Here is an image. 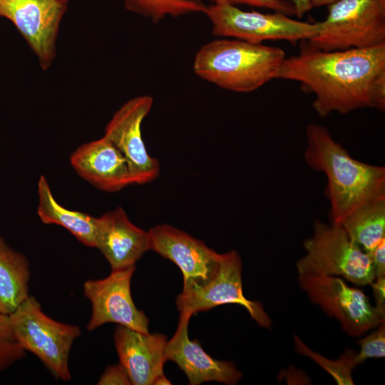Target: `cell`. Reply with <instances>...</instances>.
Returning <instances> with one entry per match:
<instances>
[{"instance_id": "obj_29", "label": "cell", "mask_w": 385, "mask_h": 385, "mask_svg": "<svg viewBox=\"0 0 385 385\" xmlns=\"http://www.w3.org/2000/svg\"><path fill=\"white\" fill-rule=\"evenodd\" d=\"M295 15L299 18L302 16L312 9L309 0H293Z\"/></svg>"}, {"instance_id": "obj_13", "label": "cell", "mask_w": 385, "mask_h": 385, "mask_svg": "<svg viewBox=\"0 0 385 385\" xmlns=\"http://www.w3.org/2000/svg\"><path fill=\"white\" fill-rule=\"evenodd\" d=\"M150 250L175 263L183 276V288L202 285L215 274L220 254L188 233L168 224L148 231Z\"/></svg>"}, {"instance_id": "obj_15", "label": "cell", "mask_w": 385, "mask_h": 385, "mask_svg": "<svg viewBox=\"0 0 385 385\" xmlns=\"http://www.w3.org/2000/svg\"><path fill=\"white\" fill-rule=\"evenodd\" d=\"M113 337L119 363L127 371L131 384L151 385L164 374L165 335L142 333L118 325Z\"/></svg>"}, {"instance_id": "obj_18", "label": "cell", "mask_w": 385, "mask_h": 385, "mask_svg": "<svg viewBox=\"0 0 385 385\" xmlns=\"http://www.w3.org/2000/svg\"><path fill=\"white\" fill-rule=\"evenodd\" d=\"M30 271L25 255L0 235V313L9 315L29 296Z\"/></svg>"}, {"instance_id": "obj_10", "label": "cell", "mask_w": 385, "mask_h": 385, "mask_svg": "<svg viewBox=\"0 0 385 385\" xmlns=\"http://www.w3.org/2000/svg\"><path fill=\"white\" fill-rule=\"evenodd\" d=\"M68 0H0V17L13 23L43 70L56 56V38Z\"/></svg>"}, {"instance_id": "obj_4", "label": "cell", "mask_w": 385, "mask_h": 385, "mask_svg": "<svg viewBox=\"0 0 385 385\" xmlns=\"http://www.w3.org/2000/svg\"><path fill=\"white\" fill-rule=\"evenodd\" d=\"M303 247L305 255L296 262L298 275L337 276L357 287L375 279L370 256L340 226L315 220Z\"/></svg>"}, {"instance_id": "obj_24", "label": "cell", "mask_w": 385, "mask_h": 385, "mask_svg": "<svg viewBox=\"0 0 385 385\" xmlns=\"http://www.w3.org/2000/svg\"><path fill=\"white\" fill-rule=\"evenodd\" d=\"M360 351L356 353V360L359 364L371 358H384L385 356V322L376 329L356 342Z\"/></svg>"}, {"instance_id": "obj_23", "label": "cell", "mask_w": 385, "mask_h": 385, "mask_svg": "<svg viewBox=\"0 0 385 385\" xmlns=\"http://www.w3.org/2000/svg\"><path fill=\"white\" fill-rule=\"evenodd\" d=\"M25 353L14 337L9 316L0 313V371L21 359Z\"/></svg>"}, {"instance_id": "obj_12", "label": "cell", "mask_w": 385, "mask_h": 385, "mask_svg": "<svg viewBox=\"0 0 385 385\" xmlns=\"http://www.w3.org/2000/svg\"><path fill=\"white\" fill-rule=\"evenodd\" d=\"M153 103V98L148 95L128 101L114 113L105 128L104 136L125 158L133 184L152 182L160 174L159 161L148 154L141 134L142 122Z\"/></svg>"}, {"instance_id": "obj_11", "label": "cell", "mask_w": 385, "mask_h": 385, "mask_svg": "<svg viewBox=\"0 0 385 385\" xmlns=\"http://www.w3.org/2000/svg\"><path fill=\"white\" fill-rule=\"evenodd\" d=\"M135 270V265L113 270L106 278L84 282L83 294L92 309L88 331L113 322L142 333L149 332V319L136 307L131 296L130 282Z\"/></svg>"}, {"instance_id": "obj_22", "label": "cell", "mask_w": 385, "mask_h": 385, "mask_svg": "<svg viewBox=\"0 0 385 385\" xmlns=\"http://www.w3.org/2000/svg\"><path fill=\"white\" fill-rule=\"evenodd\" d=\"M294 344L298 354L310 358L327 371L338 385L354 384L352 371L358 364L356 352L353 349L346 348L338 359L333 360L313 351L297 335L294 337Z\"/></svg>"}, {"instance_id": "obj_16", "label": "cell", "mask_w": 385, "mask_h": 385, "mask_svg": "<svg viewBox=\"0 0 385 385\" xmlns=\"http://www.w3.org/2000/svg\"><path fill=\"white\" fill-rule=\"evenodd\" d=\"M94 247L109 262L111 270L133 265L150 250L148 232L135 226L121 207L96 217Z\"/></svg>"}, {"instance_id": "obj_27", "label": "cell", "mask_w": 385, "mask_h": 385, "mask_svg": "<svg viewBox=\"0 0 385 385\" xmlns=\"http://www.w3.org/2000/svg\"><path fill=\"white\" fill-rule=\"evenodd\" d=\"M370 257L375 278L385 277V240H382L373 251Z\"/></svg>"}, {"instance_id": "obj_30", "label": "cell", "mask_w": 385, "mask_h": 385, "mask_svg": "<svg viewBox=\"0 0 385 385\" xmlns=\"http://www.w3.org/2000/svg\"><path fill=\"white\" fill-rule=\"evenodd\" d=\"M338 0H309L312 7H319L329 6Z\"/></svg>"}, {"instance_id": "obj_2", "label": "cell", "mask_w": 385, "mask_h": 385, "mask_svg": "<svg viewBox=\"0 0 385 385\" xmlns=\"http://www.w3.org/2000/svg\"><path fill=\"white\" fill-rule=\"evenodd\" d=\"M305 132L304 160L327 179L324 192L330 205V224L339 226L359 208L385 200L384 166L351 157L324 125L309 123Z\"/></svg>"}, {"instance_id": "obj_19", "label": "cell", "mask_w": 385, "mask_h": 385, "mask_svg": "<svg viewBox=\"0 0 385 385\" xmlns=\"http://www.w3.org/2000/svg\"><path fill=\"white\" fill-rule=\"evenodd\" d=\"M37 213L45 224H55L66 229L83 245L94 247L96 217L63 207L53 197L44 176L38 181Z\"/></svg>"}, {"instance_id": "obj_28", "label": "cell", "mask_w": 385, "mask_h": 385, "mask_svg": "<svg viewBox=\"0 0 385 385\" xmlns=\"http://www.w3.org/2000/svg\"><path fill=\"white\" fill-rule=\"evenodd\" d=\"M375 299V306L385 310V277H376L370 284Z\"/></svg>"}, {"instance_id": "obj_8", "label": "cell", "mask_w": 385, "mask_h": 385, "mask_svg": "<svg viewBox=\"0 0 385 385\" xmlns=\"http://www.w3.org/2000/svg\"><path fill=\"white\" fill-rule=\"evenodd\" d=\"M301 289L309 300L337 319L351 337H360L385 322V310L370 303L369 297L345 279L329 275H298Z\"/></svg>"}, {"instance_id": "obj_25", "label": "cell", "mask_w": 385, "mask_h": 385, "mask_svg": "<svg viewBox=\"0 0 385 385\" xmlns=\"http://www.w3.org/2000/svg\"><path fill=\"white\" fill-rule=\"evenodd\" d=\"M212 4H227L237 6L248 5L266 8L283 13L287 16L295 15L294 6L288 0H209Z\"/></svg>"}, {"instance_id": "obj_31", "label": "cell", "mask_w": 385, "mask_h": 385, "mask_svg": "<svg viewBox=\"0 0 385 385\" xmlns=\"http://www.w3.org/2000/svg\"><path fill=\"white\" fill-rule=\"evenodd\" d=\"M158 384H171V382L169 379H167V377L165 376V374H163L160 376L158 378H157L153 384V385H158Z\"/></svg>"}, {"instance_id": "obj_7", "label": "cell", "mask_w": 385, "mask_h": 385, "mask_svg": "<svg viewBox=\"0 0 385 385\" xmlns=\"http://www.w3.org/2000/svg\"><path fill=\"white\" fill-rule=\"evenodd\" d=\"M204 14L214 36L234 38L253 43L283 40L292 43L309 40L317 34L319 23L294 20L283 13L247 11L227 4H210Z\"/></svg>"}, {"instance_id": "obj_14", "label": "cell", "mask_w": 385, "mask_h": 385, "mask_svg": "<svg viewBox=\"0 0 385 385\" xmlns=\"http://www.w3.org/2000/svg\"><path fill=\"white\" fill-rule=\"evenodd\" d=\"M189 317L180 315L177 329L165 346L167 360L174 361L185 374L190 385L207 381L236 384L242 374L228 361L217 360L202 348L199 341L188 336Z\"/></svg>"}, {"instance_id": "obj_20", "label": "cell", "mask_w": 385, "mask_h": 385, "mask_svg": "<svg viewBox=\"0 0 385 385\" xmlns=\"http://www.w3.org/2000/svg\"><path fill=\"white\" fill-rule=\"evenodd\" d=\"M339 226L352 242L370 256L385 240V200L359 208Z\"/></svg>"}, {"instance_id": "obj_6", "label": "cell", "mask_w": 385, "mask_h": 385, "mask_svg": "<svg viewBox=\"0 0 385 385\" xmlns=\"http://www.w3.org/2000/svg\"><path fill=\"white\" fill-rule=\"evenodd\" d=\"M309 39L326 51L364 48L385 43V0H338Z\"/></svg>"}, {"instance_id": "obj_5", "label": "cell", "mask_w": 385, "mask_h": 385, "mask_svg": "<svg viewBox=\"0 0 385 385\" xmlns=\"http://www.w3.org/2000/svg\"><path fill=\"white\" fill-rule=\"evenodd\" d=\"M9 316L19 346L35 354L54 376L70 380L68 356L73 342L81 335L79 327L51 319L30 295Z\"/></svg>"}, {"instance_id": "obj_1", "label": "cell", "mask_w": 385, "mask_h": 385, "mask_svg": "<svg viewBox=\"0 0 385 385\" xmlns=\"http://www.w3.org/2000/svg\"><path fill=\"white\" fill-rule=\"evenodd\" d=\"M276 78L297 81L313 93L312 107L322 118L364 108L384 112L385 43L326 51L304 40L298 54L284 59Z\"/></svg>"}, {"instance_id": "obj_21", "label": "cell", "mask_w": 385, "mask_h": 385, "mask_svg": "<svg viewBox=\"0 0 385 385\" xmlns=\"http://www.w3.org/2000/svg\"><path fill=\"white\" fill-rule=\"evenodd\" d=\"M125 9L158 24L168 16L180 17L205 11L200 0H123Z\"/></svg>"}, {"instance_id": "obj_9", "label": "cell", "mask_w": 385, "mask_h": 385, "mask_svg": "<svg viewBox=\"0 0 385 385\" xmlns=\"http://www.w3.org/2000/svg\"><path fill=\"white\" fill-rule=\"evenodd\" d=\"M242 260L231 250L220 254L217 270L211 279L202 285L183 288L175 303L180 315L190 318L219 305L237 304L242 306L257 324L270 329L272 320L262 304L247 299L242 291Z\"/></svg>"}, {"instance_id": "obj_17", "label": "cell", "mask_w": 385, "mask_h": 385, "mask_svg": "<svg viewBox=\"0 0 385 385\" xmlns=\"http://www.w3.org/2000/svg\"><path fill=\"white\" fill-rule=\"evenodd\" d=\"M70 160L81 177L103 191L113 192L133 184L125 158L105 136L78 147Z\"/></svg>"}, {"instance_id": "obj_26", "label": "cell", "mask_w": 385, "mask_h": 385, "mask_svg": "<svg viewBox=\"0 0 385 385\" xmlns=\"http://www.w3.org/2000/svg\"><path fill=\"white\" fill-rule=\"evenodd\" d=\"M97 384L129 385L131 384V383L127 371L119 363L118 364L107 366L103 374L101 376Z\"/></svg>"}, {"instance_id": "obj_3", "label": "cell", "mask_w": 385, "mask_h": 385, "mask_svg": "<svg viewBox=\"0 0 385 385\" xmlns=\"http://www.w3.org/2000/svg\"><path fill=\"white\" fill-rule=\"evenodd\" d=\"M285 58L284 51L277 46L220 38L198 50L193 71L221 88L249 93L276 78Z\"/></svg>"}]
</instances>
